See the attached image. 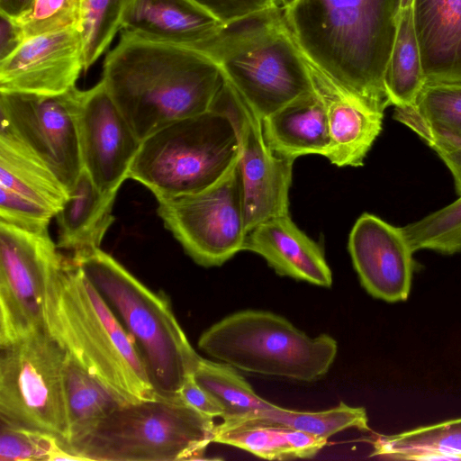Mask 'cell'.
Returning <instances> with one entry per match:
<instances>
[{
	"label": "cell",
	"instance_id": "277c9868",
	"mask_svg": "<svg viewBox=\"0 0 461 461\" xmlns=\"http://www.w3.org/2000/svg\"><path fill=\"white\" fill-rule=\"evenodd\" d=\"M199 53L217 64L261 120L314 92L307 59L280 5L224 24Z\"/></svg>",
	"mask_w": 461,
	"mask_h": 461
},
{
	"label": "cell",
	"instance_id": "5bb4252c",
	"mask_svg": "<svg viewBox=\"0 0 461 461\" xmlns=\"http://www.w3.org/2000/svg\"><path fill=\"white\" fill-rule=\"evenodd\" d=\"M69 191L8 128L0 129V221L48 231Z\"/></svg>",
	"mask_w": 461,
	"mask_h": 461
},
{
	"label": "cell",
	"instance_id": "d4e9b609",
	"mask_svg": "<svg viewBox=\"0 0 461 461\" xmlns=\"http://www.w3.org/2000/svg\"><path fill=\"white\" fill-rule=\"evenodd\" d=\"M65 384L68 418L67 444L83 436L115 409L129 402L68 353Z\"/></svg>",
	"mask_w": 461,
	"mask_h": 461
},
{
	"label": "cell",
	"instance_id": "d6986e66",
	"mask_svg": "<svg viewBox=\"0 0 461 461\" xmlns=\"http://www.w3.org/2000/svg\"><path fill=\"white\" fill-rule=\"evenodd\" d=\"M243 250L262 257L280 276L322 287L332 285L322 248L297 227L289 212L268 218L249 230Z\"/></svg>",
	"mask_w": 461,
	"mask_h": 461
},
{
	"label": "cell",
	"instance_id": "ac0fdd59",
	"mask_svg": "<svg viewBox=\"0 0 461 461\" xmlns=\"http://www.w3.org/2000/svg\"><path fill=\"white\" fill-rule=\"evenodd\" d=\"M307 61L314 91L326 112L330 144L325 158L338 167L363 166L382 131L384 112Z\"/></svg>",
	"mask_w": 461,
	"mask_h": 461
},
{
	"label": "cell",
	"instance_id": "f35d334b",
	"mask_svg": "<svg viewBox=\"0 0 461 461\" xmlns=\"http://www.w3.org/2000/svg\"><path fill=\"white\" fill-rule=\"evenodd\" d=\"M33 0H0V14L12 19L23 14L32 5Z\"/></svg>",
	"mask_w": 461,
	"mask_h": 461
},
{
	"label": "cell",
	"instance_id": "e575fe53",
	"mask_svg": "<svg viewBox=\"0 0 461 461\" xmlns=\"http://www.w3.org/2000/svg\"><path fill=\"white\" fill-rule=\"evenodd\" d=\"M398 122L416 132L442 159L451 172L456 194L461 195V136L438 131L409 118Z\"/></svg>",
	"mask_w": 461,
	"mask_h": 461
},
{
	"label": "cell",
	"instance_id": "4dcf8cb0",
	"mask_svg": "<svg viewBox=\"0 0 461 461\" xmlns=\"http://www.w3.org/2000/svg\"><path fill=\"white\" fill-rule=\"evenodd\" d=\"M131 0H83L84 71H87L108 50Z\"/></svg>",
	"mask_w": 461,
	"mask_h": 461
},
{
	"label": "cell",
	"instance_id": "74e56055",
	"mask_svg": "<svg viewBox=\"0 0 461 461\" xmlns=\"http://www.w3.org/2000/svg\"><path fill=\"white\" fill-rule=\"evenodd\" d=\"M23 39L14 20L0 14V61L11 55Z\"/></svg>",
	"mask_w": 461,
	"mask_h": 461
},
{
	"label": "cell",
	"instance_id": "7a4b0ae2",
	"mask_svg": "<svg viewBox=\"0 0 461 461\" xmlns=\"http://www.w3.org/2000/svg\"><path fill=\"white\" fill-rule=\"evenodd\" d=\"M401 0H296L285 18L303 53L349 92L384 111V73Z\"/></svg>",
	"mask_w": 461,
	"mask_h": 461
},
{
	"label": "cell",
	"instance_id": "836d02e7",
	"mask_svg": "<svg viewBox=\"0 0 461 461\" xmlns=\"http://www.w3.org/2000/svg\"><path fill=\"white\" fill-rule=\"evenodd\" d=\"M23 41L68 28H82L83 0H33L20 16L13 19Z\"/></svg>",
	"mask_w": 461,
	"mask_h": 461
},
{
	"label": "cell",
	"instance_id": "2e32d148",
	"mask_svg": "<svg viewBox=\"0 0 461 461\" xmlns=\"http://www.w3.org/2000/svg\"><path fill=\"white\" fill-rule=\"evenodd\" d=\"M84 71L80 28L25 40L0 61V91L51 95L76 86Z\"/></svg>",
	"mask_w": 461,
	"mask_h": 461
},
{
	"label": "cell",
	"instance_id": "484cf974",
	"mask_svg": "<svg viewBox=\"0 0 461 461\" xmlns=\"http://www.w3.org/2000/svg\"><path fill=\"white\" fill-rule=\"evenodd\" d=\"M372 456L393 459H461V418L378 436Z\"/></svg>",
	"mask_w": 461,
	"mask_h": 461
},
{
	"label": "cell",
	"instance_id": "52a82bcc",
	"mask_svg": "<svg viewBox=\"0 0 461 461\" xmlns=\"http://www.w3.org/2000/svg\"><path fill=\"white\" fill-rule=\"evenodd\" d=\"M239 156V135L230 116L212 104L207 112L172 122L145 138L129 178L164 202L213 185Z\"/></svg>",
	"mask_w": 461,
	"mask_h": 461
},
{
	"label": "cell",
	"instance_id": "e0dca14e",
	"mask_svg": "<svg viewBox=\"0 0 461 461\" xmlns=\"http://www.w3.org/2000/svg\"><path fill=\"white\" fill-rule=\"evenodd\" d=\"M348 251L362 285L386 302L407 299L412 278V253L401 227L365 212L348 237Z\"/></svg>",
	"mask_w": 461,
	"mask_h": 461
},
{
	"label": "cell",
	"instance_id": "1f68e13d",
	"mask_svg": "<svg viewBox=\"0 0 461 461\" xmlns=\"http://www.w3.org/2000/svg\"><path fill=\"white\" fill-rule=\"evenodd\" d=\"M401 230L413 252L420 249L446 255L461 252V195L454 203Z\"/></svg>",
	"mask_w": 461,
	"mask_h": 461
},
{
	"label": "cell",
	"instance_id": "60d3db41",
	"mask_svg": "<svg viewBox=\"0 0 461 461\" xmlns=\"http://www.w3.org/2000/svg\"><path fill=\"white\" fill-rule=\"evenodd\" d=\"M413 0H401V9L404 10L411 7Z\"/></svg>",
	"mask_w": 461,
	"mask_h": 461
},
{
	"label": "cell",
	"instance_id": "f1b7e54d",
	"mask_svg": "<svg viewBox=\"0 0 461 461\" xmlns=\"http://www.w3.org/2000/svg\"><path fill=\"white\" fill-rule=\"evenodd\" d=\"M253 417L302 430L327 440L348 429H369L366 410L363 407L349 406L345 402L321 411H300L273 403Z\"/></svg>",
	"mask_w": 461,
	"mask_h": 461
},
{
	"label": "cell",
	"instance_id": "d6a6232c",
	"mask_svg": "<svg viewBox=\"0 0 461 461\" xmlns=\"http://www.w3.org/2000/svg\"><path fill=\"white\" fill-rule=\"evenodd\" d=\"M1 461L76 460L65 442L51 433L0 420Z\"/></svg>",
	"mask_w": 461,
	"mask_h": 461
},
{
	"label": "cell",
	"instance_id": "7c38bea8",
	"mask_svg": "<svg viewBox=\"0 0 461 461\" xmlns=\"http://www.w3.org/2000/svg\"><path fill=\"white\" fill-rule=\"evenodd\" d=\"M81 90L43 95L0 91L1 125L8 128L68 191L83 169L78 134Z\"/></svg>",
	"mask_w": 461,
	"mask_h": 461
},
{
	"label": "cell",
	"instance_id": "ab89813d",
	"mask_svg": "<svg viewBox=\"0 0 461 461\" xmlns=\"http://www.w3.org/2000/svg\"><path fill=\"white\" fill-rule=\"evenodd\" d=\"M279 5L283 9L290 7L296 0H278Z\"/></svg>",
	"mask_w": 461,
	"mask_h": 461
},
{
	"label": "cell",
	"instance_id": "9c48e42d",
	"mask_svg": "<svg viewBox=\"0 0 461 461\" xmlns=\"http://www.w3.org/2000/svg\"><path fill=\"white\" fill-rule=\"evenodd\" d=\"M0 349V420L51 433L67 447L65 349L47 329Z\"/></svg>",
	"mask_w": 461,
	"mask_h": 461
},
{
	"label": "cell",
	"instance_id": "8fae6325",
	"mask_svg": "<svg viewBox=\"0 0 461 461\" xmlns=\"http://www.w3.org/2000/svg\"><path fill=\"white\" fill-rule=\"evenodd\" d=\"M64 259L49 231L0 221V348L46 330L48 287Z\"/></svg>",
	"mask_w": 461,
	"mask_h": 461
},
{
	"label": "cell",
	"instance_id": "8992f818",
	"mask_svg": "<svg viewBox=\"0 0 461 461\" xmlns=\"http://www.w3.org/2000/svg\"><path fill=\"white\" fill-rule=\"evenodd\" d=\"M213 419L183 400L129 402L68 442L67 449L76 460L200 459L213 440Z\"/></svg>",
	"mask_w": 461,
	"mask_h": 461
},
{
	"label": "cell",
	"instance_id": "3957f363",
	"mask_svg": "<svg viewBox=\"0 0 461 461\" xmlns=\"http://www.w3.org/2000/svg\"><path fill=\"white\" fill-rule=\"evenodd\" d=\"M45 323L68 355L128 402L158 397L135 341L72 258L49 285Z\"/></svg>",
	"mask_w": 461,
	"mask_h": 461
},
{
	"label": "cell",
	"instance_id": "cb8c5ba5",
	"mask_svg": "<svg viewBox=\"0 0 461 461\" xmlns=\"http://www.w3.org/2000/svg\"><path fill=\"white\" fill-rule=\"evenodd\" d=\"M212 442L246 450L267 460L310 458L327 439L257 417L222 420L215 425Z\"/></svg>",
	"mask_w": 461,
	"mask_h": 461
},
{
	"label": "cell",
	"instance_id": "8d00e7d4",
	"mask_svg": "<svg viewBox=\"0 0 461 461\" xmlns=\"http://www.w3.org/2000/svg\"><path fill=\"white\" fill-rule=\"evenodd\" d=\"M180 397L185 403L205 415L212 418H222L224 415L221 404L194 380L193 375L184 382Z\"/></svg>",
	"mask_w": 461,
	"mask_h": 461
},
{
	"label": "cell",
	"instance_id": "603a6c76",
	"mask_svg": "<svg viewBox=\"0 0 461 461\" xmlns=\"http://www.w3.org/2000/svg\"><path fill=\"white\" fill-rule=\"evenodd\" d=\"M116 194L103 193L83 168L56 215L58 248L73 251V258L100 249L114 221L112 214Z\"/></svg>",
	"mask_w": 461,
	"mask_h": 461
},
{
	"label": "cell",
	"instance_id": "ffe728a7",
	"mask_svg": "<svg viewBox=\"0 0 461 461\" xmlns=\"http://www.w3.org/2000/svg\"><path fill=\"white\" fill-rule=\"evenodd\" d=\"M223 25L191 0H131L121 31L200 52Z\"/></svg>",
	"mask_w": 461,
	"mask_h": 461
},
{
	"label": "cell",
	"instance_id": "d590c367",
	"mask_svg": "<svg viewBox=\"0 0 461 461\" xmlns=\"http://www.w3.org/2000/svg\"><path fill=\"white\" fill-rule=\"evenodd\" d=\"M223 24L279 5L278 0H191Z\"/></svg>",
	"mask_w": 461,
	"mask_h": 461
},
{
	"label": "cell",
	"instance_id": "4316f807",
	"mask_svg": "<svg viewBox=\"0 0 461 461\" xmlns=\"http://www.w3.org/2000/svg\"><path fill=\"white\" fill-rule=\"evenodd\" d=\"M426 84L416 38L411 7L402 10L384 73V87L391 105H414Z\"/></svg>",
	"mask_w": 461,
	"mask_h": 461
},
{
	"label": "cell",
	"instance_id": "6da1fadb",
	"mask_svg": "<svg viewBox=\"0 0 461 461\" xmlns=\"http://www.w3.org/2000/svg\"><path fill=\"white\" fill-rule=\"evenodd\" d=\"M101 80L142 141L172 122L212 109L225 77L202 53L121 31Z\"/></svg>",
	"mask_w": 461,
	"mask_h": 461
},
{
	"label": "cell",
	"instance_id": "5b68a950",
	"mask_svg": "<svg viewBox=\"0 0 461 461\" xmlns=\"http://www.w3.org/2000/svg\"><path fill=\"white\" fill-rule=\"evenodd\" d=\"M71 258L135 341L158 397L182 400L180 389L194 374L200 356L168 298L149 289L101 249Z\"/></svg>",
	"mask_w": 461,
	"mask_h": 461
},
{
	"label": "cell",
	"instance_id": "30bf717a",
	"mask_svg": "<svg viewBox=\"0 0 461 461\" xmlns=\"http://www.w3.org/2000/svg\"><path fill=\"white\" fill-rule=\"evenodd\" d=\"M239 158L209 187L158 203L166 228L200 266H221L243 250L246 202Z\"/></svg>",
	"mask_w": 461,
	"mask_h": 461
},
{
	"label": "cell",
	"instance_id": "83f0119b",
	"mask_svg": "<svg viewBox=\"0 0 461 461\" xmlns=\"http://www.w3.org/2000/svg\"><path fill=\"white\" fill-rule=\"evenodd\" d=\"M193 375L221 404L222 420L250 418L273 404L260 397L237 368L226 363L200 357Z\"/></svg>",
	"mask_w": 461,
	"mask_h": 461
},
{
	"label": "cell",
	"instance_id": "7402d4cb",
	"mask_svg": "<svg viewBox=\"0 0 461 461\" xmlns=\"http://www.w3.org/2000/svg\"><path fill=\"white\" fill-rule=\"evenodd\" d=\"M261 121L266 142L276 155L294 161L305 155L326 157L330 133L324 104L315 91Z\"/></svg>",
	"mask_w": 461,
	"mask_h": 461
},
{
	"label": "cell",
	"instance_id": "44dd1931",
	"mask_svg": "<svg viewBox=\"0 0 461 461\" xmlns=\"http://www.w3.org/2000/svg\"><path fill=\"white\" fill-rule=\"evenodd\" d=\"M426 83L461 84V0H413Z\"/></svg>",
	"mask_w": 461,
	"mask_h": 461
},
{
	"label": "cell",
	"instance_id": "ba28073f",
	"mask_svg": "<svg viewBox=\"0 0 461 461\" xmlns=\"http://www.w3.org/2000/svg\"><path fill=\"white\" fill-rule=\"evenodd\" d=\"M198 348L212 358L248 373L314 382L333 364L338 344L321 334L312 338L271 312L245 310L204 330Z\"/></svg>",
	"mask_w": 461,
	"mask_h": 461
},
{
	"label": "cell",
	"instance_id": "4fadbf2b",
	"mask_svg": "<svg viewBox=\"0 0 461 461\" xmlns=\"http://www.w3.org/2000/svg\"><path fill=\"white\" fill-rule=\"evenodd\" d=\"M213 104L228 113L238 131L248 232L268 218L289 212L294 160L270 149L261 119L226 79Z\"/></svg>",
	"mask_w": 461,
	"mask_h": 461
},
{
	"label": "cell",
	"instance_id": "f546056e",
	"mask_svg": "<svg viewBox=\"0 0 461 461\" xmlns=\"http://www.w3.org/2000/svg\"><path fill=\"white\" fill-rule=\"evenodd\" d=\"M393 118L412 119L433 130L461 136V84L426 83L414 105L395 107Z\"/></svg>",
	"mask_w": 461,
	"mask_h": 461
},
{
	"label": "cell",
	"instance_id": "9a60e30c",
	"mask_svg": "<svg viewBox=\"0 0 461 461\" xmlns=\"http://www.w3.org/2000/svg\"><path fill=\"white\" fill-rule=\"evenodd\" d=\"M78 134L83 168L104 194H114L129 178L141 140L100 80L82 91Z\"/></svg>",
	"mask_w": 461,
	"mask_h": 461
}]
</instances>
